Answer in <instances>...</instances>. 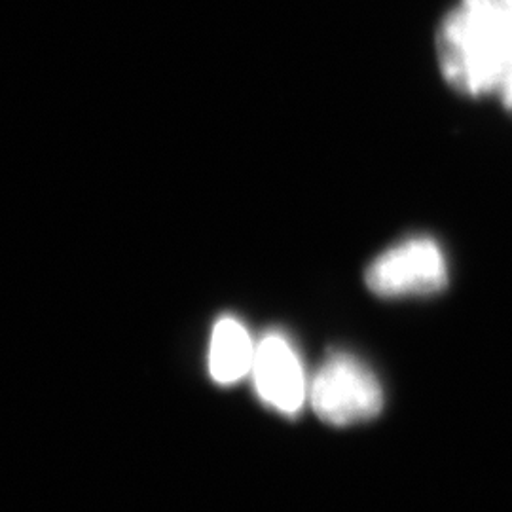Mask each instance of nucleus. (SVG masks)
I'll list each match as a JSON object with an SVG mask.
<instances>
[{
	"instance_id": "obj_1",
	"label": "nucleus",
	"mask_w": 512,
	"mask_h": 512,
	"mask_svg": "<svg viewBox=\"0 0 512 512\" xmlns=\"http://www.w3.org/2000/svg\"><path fill=\"white\" fill-rule=\"evenodd\" d=\"M435 48L454 92L495 93L512 61V0H458L440 21Z\"/></svg>"
},
{
	"instance_id": "obj_2",
	"label": "nucleus",
	"mask_w": 512,
	"mask_h": 512,
	"mask_svg": "<svg viewBox=\"0 0 512 512\" xmlns=\"http://www.w3.org/2000/svg\"><path fill=\"white\" fill-rule=\"evenodd\" d=\"M308 399L321 420L344 427L378 416L384 406V391L361 359L332 353L313 376Z\"/></svg>"
},
{
	"instance_id": "obj_3",
	"label": "nucleus",
	"mask_w": 512,
	"mask_h": 512,
	"mask_svg": "<svg viewBox=\"0 0 512 512\" xmlns=\"http://www.w3.org/2000/svg\"><path fill=\"white\" fill-rule=\"evenodd\" d=\"M365 281L382 298L429 296L446 289L448 262L435 239L416 236L376 256L366 268Z\"/></svg>"
},
{
	"instance_id": "obj_4",
	"label": "nucleus",
	"mask_w": 512,
	"mask_h": 512,
	"mask_svg": "<svg viewBox=\"0 0 512 512\" xmlns=\"http://www.w3.org/2000/svg\"><path fill=\"white\" fill-rule=\"evenodd\" d=\"M253 380L260 399L283 414H298L310 395V385L298 351L279 332L256 344Z\"/></svg>"
},
{
	"instance_id": "obj_5",
	"label": "nucleus",
	"mask_w": 512,
	"mask_h": 512,
	"mask_svg": "<svg viewBox=\"0 0 512 512\" xmlns=\"http://www.w3.org/2000/svg\"><path fill=\"white\" fill-rule=\"evenodd\" d=\"M256 344L236 317H224L215 325L209 348V372L219 384H236L251 374Z\"/></svg>"
},
{
	"instance_id": "obj_6",
	"label": "nucleus",
	"mask_w": 512,
	"mask_h": 512,
	"mask_svg": "<svg viewBox=\"0 0 512 512\" xmlns=\"http://www.w3.org/2000/svg\"><path fill=\"white\" fill-rule=\"evenodd\" d=\"M495 95L499 97L501 105L512 114V61L509 63L507 71L501 76V80L497 84V90H495Z\"/></svg>"
}]
</instances>
